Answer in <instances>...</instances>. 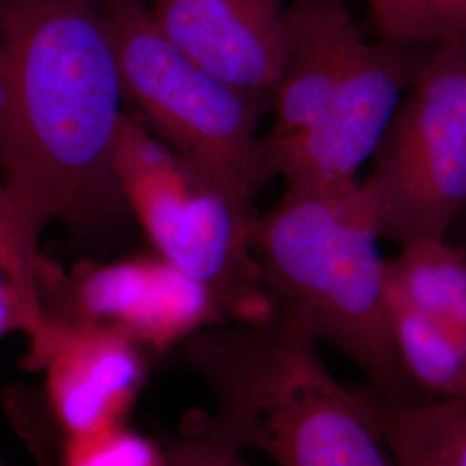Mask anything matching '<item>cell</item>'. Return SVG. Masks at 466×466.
I'll use <instances>...</instances> for the list:
<instances>
[{"instance_id": "cell-1", "label": "cell", "mask_w": 466, "mask_h": 466, "mask_svg": "<svg viewBox=\"0 0 466 466\" xmlns=\"http://www.w3.org/2000/svg\"><path fill=\"white\" fill-rule=\"evenodd\" d=\"M125 104L104 0H0V268L34 340L46 230L100 249L134 219L113 163Z\"/></svg>"}, {"instance_id": "cell-2", "label": "cell", "mask_w": 466, "mask_h": 466, "mask_svg": "<svg viewBox=\"0 0 466 466\" xmlns=\"http://www.w3.org/2000/svg\"><path fill=\"white\" fill-rule=\"evenodd\" d=\"M379 240L358 180L289 185L254 227V254L275 317L350 358L377 400L423 402L390 337Z\"/></svg>"}, {"instance_id": "cell-3", "label": "cell", "mask_w": 466, "mask_h": 466, "mask_svg": "<svg viewBox=\"0 0 466 466\" xmlns=\"http://www.w3.org/2000/svg\"><path fill=\"white\" fill-rule=\"evenodd\" d=\"M184 352L217 400L206 425L235 448L279 466H398L368 390L337 382L317 340L282 318L206 329Z\"/></svg>"}, {"instance_id": "cell-4", "label": "cell", "mask_w": 466, "mask_h": 466, "mask_svg": "<svg viewBox=\"0 0 466 466\" xmlns=\"http://www.w3.org/2000/svg\"><path fill=\"white\" fill-rule=\"evenodd\" d=\"M113 163L130 213L157 256L215 296L225 317L261 323L275 311L254 254V202L202 173L127 111Z\"/></svg>"}, {"instance_id": "cell-5", "label": "cell", "mask_w": 466, "mask_h": 466, "mask_svg": "<svg viewBox=\"0 0 466 466\" xmlns=\"http://www.w3.org/2000/svg\"><path fill=\"white\" fill-rule=\"evenodd\" d=\"M125 102L202 173L254 202L268 173L258 125L271 100L209 73L157 26L147 0H104Z\"/></svg>"}, {"instance_id": "cell-6", "label": "cell", "mask_w": 466, "mask_h": 466, "mask_svg": "<svg viewBox=\"0 0 466 466\" xmlns=\"http://www.w3.org/2000/svg\"><path fill=\"white\" fill-rule=\"evenodd\" d=\"M375 159L361 190L380 238H450L466 211V44L427 54Z\"/></svg>"}, {"instance_id": "cell-7", "label": "cell", "mask_w": 466, "mask_h": 466, "mask_svg": "<svg viewBox=\"0 0 466 466\" xmlns=\"http://www.w3.org/2000/svg\"><path fill=\"white\" fill-rule=\"evenodd\" d=\"M420 49L383 38L368 42L344 84L308 127L261 138L268 177H282L285 187L356 182L427 57Z\"/></svg>"}, {"instance_id": "cell-8", "label": "cell", "mask_w": 466, "mask_h": 466, "mask_svg": "<svg viewBox=\"0 0 466 466\" xmlns=\"http://www.w3.org/2000/svg\"><path fill=\"white\" fill-rule=\"evenodd\" d=\"M54 319L115 327L137 344L167 350L225 321L211 290L161 256L56 269L46 290Z\"/></svg>"}, {"instance_id": "cell-9", "label": "cell", "mask_w": 466, "mask_h": 466, "mask_svg": "<svg viewBox=\"0 0 466 466\" xmlns=\"http://www.w3.org/2000/svg\"><path fill=\"white\" fill-rule=\"evenodd\" d=\"M387 315L418 392L466 400V250L451 238L402 248L387 261Z\"/></svg>"}, {"instance_id": "cell-10", "label": "cell", "mask_w": 466, "mask_h": 466, "mask_svg": "<svg viewBox=\"0 0 466 466\" xmlns=\"http://www.w3.org/2000/svg\"><path fill=\"white\" fill-rule=\"evenodd\" d=\"M140 344L115 327L49 321L26 365L46 368V394L66 439L123 425L142 385Z\"/></svg>"}, {"instance_id": "cell-11", "label": "cell", "mask_w": 466, "mask_h": 466, "mask_svg": "<svg viewBox=\"0 0 466 466\" xmlns=\"http://www.w3.org/2000/svg\"><path fill=\"white\" fill-rule=\"evenodd\" d=\"M167 38L223 82L271 100L282 65L277 0H147Z\"/></svg>"}, {"instance_id": "cell-12", "label": "cell", "mask_w": 466, "mask_h": 466, "mask_svg": "<svg viewBox=\"0 0 466 466\" xmlns=\"http://www.w3.org/2000/svg\"><path fill=\"white\" fill-rule=\"evenodd\" d=\"M368 40L342 0H292L282 13V65L268 135L308 127L344 84Z\"/></svg>"}, {"instance_id": "cell-13", "label": "cell", "mask_w": 466, "mask_h": 466, "mask_svg": "<svg viewBox=\"0 0 466 466\" xmlns=\"http://www.w3.org/2000/svg\"><path fill=\"white\" fill-rule=\"evenodd\" d=\"M373 411L398 466H466V400L387 404Z\"/></svg>"}, {"instance_id": "cell-14", "label": "cell", "mask_w": 466, "mask_h": 466, "mask_svg": "<svg viewBox=\"0 0 466 466\" xmlns=\"http://www.w3.org/2000/svg\"><path fill=\"white\" fill-rule=\"evenodd\" d=\"M383 40L437 47L466 44V0H368Z\"/></svg>"}, {"instance_id": "cell-15", "label": "cell", "mask_w": 466, "mask_h": 466, "mask_svg": "<svg viewBox=\"0 0 466 466\" xmlns=\"http://www.w3.org/2000/svg\"><path fill=\"white\" fill-rule=\"evenodd\" d=\"M61 466H167L165 450L117 425L65 441Z\"/></svg>"}, {"instance_id": "cell-16", "label": "cell", "mask_w": 466, "mask_h": 466, "mask_svg": "<svg viewBox=\"0 0 466 466\" xmlns=\"http://www.w3.org/2000/svg\"><path fill=\"white\" fill-rule=\"evenodd\" d=\"M165 454L167 466H249L242 460L238 448L221 439L208 425L171 441Z\"/></svg>"}, {"instance_id": "cell-17", "label": "cell", "mask_w": 466, "mask_h": 466, "mask_svg": "<svg viewBox=\"0 0 466 466\" xmlns=\"http://www.w3.org/2000/svg\"><path fill=\"white\" fill-rule=\"evenodd\" d=\"M9 332H23L30 342L36 332V325L17 294L16 287L0 268V339Z\"/></svg>"}, {"instance_id": "cell-18", "label": "cell", "mask_w": 466, "mask_h": 466, "mask_svg": "<svg viewBox=\"0 0 466 466\" xmlns=\"http://www.w3.org/2000/svg\"><path fill=\"white\" fill-rule=\"evenodd\" d=\"M458 230L461 232V238H460V242H458V240H454V242H456V244H460V246L466 250V211L463 213V217L460 218V221L456 223V227H454L452 233L458 232ZM452 233H451V235H452Z\"/></svg>"}, {"instance_id": "cell-19", "label": "cell", "mask_w": 466, "mask_h": 466, "mask_svg": "<svg viewBox=\"0 0 466 466\" xmlns=\"http://www.w3.org/2000/svg\"><path fill=\"white\" fill-rule=\"evenodd\" d=\"M367 2H368V0H367Z\"/></svg>"}, {"instance_id": "cell-20", "label": "cell", "mask_w": 466, "mask_h": 466, "mask_svg": "<svg viewBox=\"0 0 466 466\" xmlns=\"http://www.w3.org/2000/svg\"><path fill=\"white\" fill-rule=\"evenodd\" d=\"M0 466H2V465H0Z\"/></svg>"}]
</instances>
